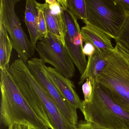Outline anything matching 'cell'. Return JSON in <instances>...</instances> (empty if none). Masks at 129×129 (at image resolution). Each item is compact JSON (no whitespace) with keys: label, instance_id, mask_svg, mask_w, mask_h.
<instances>
[{"label":"cell","instance_id":"obj_1","mask_svg":"<svg viewBox=\"0 0 129 129\" xmlns=\"http://www.w3.org/2000/svg\"><path fill=\"white\" fill-rule=\"evenodd\" d=\"M14 61L21 74L15 83L25 99L37 115L51 129H75L77 126L64 115L46 90L33 77L22 60Z\"/></svg>","mask_w":129,"mask_h":129},{"label":"cell","instance_id":"obj_2","mask_svg":"<svg viewBox=\"0 0 129 129\" xmlns=\"http://www.w3.org/2000/svg\"><path fill=\"white\" fill-rule=\"evenodd\" d=\"M1 122L5 126L14 123L32 129H49L31 108L19 90L9 69H1Z\"/></svg>","mask_w":129,"mask_h":129},{"label":"cell","instance_id":"obj_3","mask_svg":"<svg viewBox=\"0 0 129 129\" xmlns=\"http://www.w3.org/2000/svg\"><path fill=\"white\" fill-rule=\"evenodd\" d=\"M93 94L89 102L82 100L80 110L85 120L110 129H129V112L117 104L105 87L91 81Z\"/></svg>","mask_w":129,"mask_h":129},{"label":"cell","instance_id":"obj_4","mask_svg":"<svg viewBox=\"0 0 129 129\" xmlns=\"http://www.w3.org/2000/svg\"><path fill=\"white\" fill-rule=\"evenodd\" d=\"M95 80L117 104L129 112V50L120 42H116L106 67Z\"/></svg>","mask_w":129,"mask_h":129},{"label":"cell","instance_id":"obj_5","mask_svg":"<svg viewBox=\"0 0 129 129\" xmlns=\"http://www.w3.org/2000/svg\"><path fill=\"white\" fill-rule=\"evenodd\" d=\"M86 21L96 28L116 39L127 16L117 0H85Z\"/></svg>","mask_w":129,"mask_h":129},{"label":"cell","instance_id":"obj_6","mask_svg":"<svg viewBox=\"0 0 129 129\" xmlns=\"http://www.w3.org/2000/svg\"><path fill=\"white\" fill-rule=\"evenodd\" d=\"M20 0L0 1V24H2L9 34L13 48L19 59L27 63L34 55L36 50L31 44L16 12V5Z\"/></svg>","mask_w":129,"mask_h":129},{"label":"cell","instance_id":"obj_7","mask_svg":"<svg viewBox=\"0 0 129 129\" xmlns=\"http://www.w3.org/2000/svg\"><path fill=\"white\" fill-rule=\"evenodd\" d=\"M39 41L36 50L40 59L44 64L51 65L66 78L73 77L75 72V64L62 43L49 32L46 37Z\"/></svg>","mask_w":129,"mask_h":129},{"label":"cell","instance_id":"obj_8","mask_svg":"<svg viewBox=\"0 0 129 129\" xmlns=\"http://www.w3.org/2000/svg\"><path fill=\"white\" fill-rule=\"evenodd\" d=\"M26 64L33 77L54 100L66 117L77 126L78 123L77 109L66 100L53 83L47 74L43 62L40 58H33L29 59Z\"/></svg>","mask_w":129,"mask_h":129},{"label":"cell","instance_id":"obj_9","mask_svg":"<svg viewBox=\"0 0 129 129\" xmlns=\"http://www.w3.org/2000/svg\"><path fill=\"white\" fill-rule=\"evenodd\" d=\"M63 10V17L66 27L64 37L65 47L81 74L84 72L87 61L83 52L84 38L78 19L68 8Z\"/></svg>","mask_w":129,"mask_h":129},{"label":"cell","instance_id":"obj_10","mask_svg":"<svg viewBox=\"0 0 129 129\" xmlns=\"http://www.w3.org/2000/svg\"><path fill=\"white\" fill-rule=\"evenodd\" d=\"M46 18L49 32L57 38L65 47L64 37L66 27L63 17V10L58 2L52 5L41 3Z\"/></svg>","mask_w":129,"mask_h":129},{"label":"cell","instance_id":"obj_11","mask_svg":"<svg viewBox=\"0 0 129 129\" xmlns=\"http://www.w3.org/2000/svg\"><path fill=\"white\" fill-rule=\"evenodd\" d=\"M44 68L51 81L62 95L72 106L80 109L82 100L75 91L74 83L52 67L45 65Z\"/></svg>","mask_w":129,"mask_h":129},{"label":"cell","instance_id":"obj_12","mask_svg":"<svg viewBox=\"0 0 129 129\" xmlns=\"http://www.w3.org/2000/svg\"><path fill=\"white\" fill-rule=\"evenodd\" d=\"M81 28L84 42L89 43L95 47V51L108 57L114 49L112 43L111 38L99 29L87 22Z\"/></svg>","mask_w":129,"mask_h":129},{"label":"cell","instance_id":"obj_13","mask_svg":"<svg viewBox=\"0 0 129 129\" xmlns=\"http://www.w3.org/2000/svg\"><path fill=\"white\" fill-rule=\"evenodd\" d=\"M38 3L35 0H27L25 13V22L29 33L30 40L36 50L37 43L41 38L38 27Z\"/></svg>","mask_w":129,"mask_h":129},{"label":"cell","instance_id":"obj_14","mask_svg":"<svg viewBox=\"0 0 129 129\" xmlns=\"http://www.w3.org/2000/svg\"><path fill=\"white\" fill-rule=\"evenodd\" d=\"M108 57L96 51L92 55L88 56L86 67L81 75L78 84L83 85L87 78H90L91 81L95 80L106 67Z\"/></svg>","mask_w":129,"mask_h":129},{"label":"cell","instance_id":"obj_15","mask_svg":"<svg viewBox=\"0 0 129 129\" xmlns=\"http://www.w3.org/2000/svg\"><path fill=\"white\" fill-rule=\"evenodd\" d=\"M13 48L6 29L0 24V69H9V62Z\"/></svg>","mask_w":129,"mask_h":129},{"label":"cell","instance_id":"obj_16","mask_svg":"<svg viewBox=\"0 0 129 129\" xmlns=\"http://www.w3.org/2000/svg\"><path fill=\"white\" fill-rule=\"evenodd\" d=\"M67 6L78 19H81L83 22L86 21L85 0H67Z\"/></svg>","mask_w":129,"mask_h":129},{"label":"cell","instance_id":"obj_17","mask_svg":"<svg viewBox=\"0 0 129 129\" xmlns=\"http://www.w3.org/2000/svg\"><path fill=\"white\" fill-rule=\"evenodd\" d=\"M38 14L37 17L38 27L39 34L40 35V39H41L43 38L46 37L48 35L49 31L47 29L44 12L41 6V3L38 2Z\"/></svg>","mask_w":129,"mask_h":129},{"label":"cell","instance_id":"obj_18","mask_svg":"<svg viewBox=\"0 0 129 129\" xmlns=\"http://www.w3.org/2000/svg\"><path fill=\"white\" fill-rule=\"evenodd\" d=\"M120 42L129 50V16H127L115 40Z\"/></svg>","mask_w":129,"mask_h":129},{"label":"cell","instance_id":"obj_19","mask_svg":"<svg viewBox=\"0 0 129 129\" xmlns=\"http://www.w3.org/2000/svg\"><path fill=\"white\" fill-rule=\"evenodd\" d=\"M82 91L84 96V101L89 102L92 100L93 94V88L91 79L87 78L82 85Z\"/></svg>","mask_w":129,"mask_h":129},{"label":"cell","instance_id":"obj_20","mask_svg":"<svg viewBox=\"0 0 129 129\" xmlns=\"http://www.w3.org/2000/svg\"><path fill=\"white\" fill-rule=\"evenodd\" d=\"M77 127L80 129H110L98 126L86 120L80 121L78 122Z\"/></svg>","mask_w":129,"mask_h":129},{"label":"cell","instance_id":"obj_21","mask_svg":"<svg viewBox=\"0 0 129 129\" xmlns=\"http://www.w3.org/2000/svg\"><path fill=\"white\" fill-rule=\"evenodd\" d=\"M95 51V49L92 44L89 43H85L83 49V52L85 56H89L92 55Z\"/></svg>","mask_w":129,"mask_h":129},{"label":"cell","instance_id":"obj_22","mask_svg":"<svg viewBox=\"0 0 129 129\" xmlns=\"http://www.w3.org/2000/svg\"><path fill=\"white\" fill-rule=\"evenodd\" d=\"M118 2L123 8L127 17L129 16V1L117 0Z\"/></svg>","mask_w":129,"mask_h":129},{"label":"cell","instance_id":"obj_23","mask_svg":"<svg viewBox=\"0 0 129 129\" xmlns=\"http://www.w3.org/2000/svg\"><path fill=\"white\" fill-rule=\"evenodd\" d=\"M9 129H32L28 126L18 123H14L9 127Z\"/></svg>","mask_w":129,"mask_h":129},{"label":"cell","instance_id":"obj_24","mask_svg":"<svg viewBox=\"0 0 129 129\" xmlns=\"http://www.w3.org/2000/svg\"><path fill=\"white\" fill-rule=\"evenodd\" d=\"M56 0H46L45 3L49 5H52L56 2Z\"/></svg>","mask_w":129,"mask_h":129},{"label":"cell","instance_id":"obj_25","mask_svg":"<svg viewBox=\"0 0 129 129\" xmlns=\"http://www.w3.org/2000/svg\"><path fill=\"white\" fill-rule=\"evenodd\" d=\"M75 129H79V128H78V127H76V128H75Z\"/></svg>","mask_w":129,"mask_h":129}]
</instances>
